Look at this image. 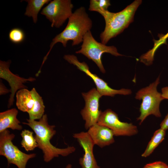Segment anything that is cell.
I'll return each mask as SVG.
<instances>
[{"label":"cell","instance_id":"14","mask_svg":"<svg viewBox=\"0 0 168 168\" xmlns=\"http://www.w3.org/2000/svg\"><path fill=\"white\" fill-rule=\"evenodd\" d=\"M18 114V111L15 108L0 113V133L8 128L18 130L22 129L17 118Z\"/></svg>","mask_w":168,"mask_h":168},{"label":"cell","instance_id":"25","mask_svg":"<svg viewBox=\"0 0 168 168\" xmlns=\"http://www.w3.org/2000/svg\"><path fill=\"white\" fill-rule=\"evenodd\" d=\"M0 95L7 94L10 92V90L7 88L1 81H0Z\"/></svg>","mask_w":168,"mask_h":168},{"label":"cell","instance_id":"9","mask_svg":"<svg viewBox=\"0 0 168 168\" xmlns=\"http://www.w3.org/2000/svg\"><path fill=\"white\" fill-rule=\"evenodd\" d=\"M97 124L109 128L116 136H131L138 132L136 126L120 121L118 114L110 109L101 112Z\"/></svg>","mask_w":168,"mask_h":168},{"label":"cell","instance_id":"4","mask_svg":"<svg viewBox=\"0 0 168 168\" xmlns=\"http://www.w3.org/2000/svg\"><path fill=\"white\" fill-rule=\"evenodd\" d=\"M160 80L159 76L154 82L140 89L136 94L135 99L142 100L139 109L140 115L137 118L138 120L140 121V124L149 115H153L157 117L161 116L160 105L164 99L157 90Z\"/></svg>","mask_w":168,"mask_h":168},{"label":"cell","instance_id":"15","mask_svg":"<svg viewBox=\"0 0 168 168\" xmlns=\"http://www.w3.org/2000/svg\"><path fill=\"white\" fill-rule=\"evenodd\" d=\"M16 105L19 110L28 113L31 110L35 101L30 91L27 88L20 89L16 92Z\"/></svg>","mask_w":168,"mask_h":168},{"label":"cell","instance_id":"5","mask_svg":"<svg viewBox=\"0 0 168 168\" xmlns=\"http://www.w3.org/2000/svg\"><path fill=\"white\" fill-rule=\"evenodd\" d=\"M105 53H110L115 56H123L118 52L114 46H106L97 42L93 36L90 30L84 35L81 49L76 52V53L81 54L92 60L103 73H105V71L102 63L101 58L102 54Z\"/></svg>","mask_w":168,"mask_h":168},{"label":"cell","instance_id":"13","mask_svg":"<svg viewBox=\"0 0 168 168\" xmlns=\"http://www.w3.org/2000/svg\"><path fill=\"white\" fill-rule=\"evenodd\" d=\"M87 132L95 145L101 148L109 145L114 142L113 131L107 127L96 124L90 127Z\"/></svg>","mask_w":168,"mask_h":168},{"label":"cell","instance_id":"6","mask_svg":"<svg viewBox=\"0 0 168 168\" xmlns=\"http://www.w3.org/2000/svg\"><path fill=\"white\" fill-rule=\"evenodd\" d=\"M15 137V134L8 129L0 133V155L6 158L8 166L13 164L18 168H26L28 161L35 157L36 154H27L20 150L12 142Z\"/></svg>","mask_w":168,"mask_h":168},{"label":"cell","instance_id":"20","mask_svg":"<svg viewBox=\"0 0 168 168\" xmlns=\"http://www.w3.org/2000/svg\"><path fill=\"white\" fill-rule=\"evenodd\" d=\"M110 5V1L109 0H91L89 10L100 13L103 11L108 10V7Z\"/></svg>","mask_w":168,"mask_h":168},{"label":"cell","instance_id":"12","mask_svg":"<svg viewBox=\"0 0 168 168\" xmlns=\"http://www.w3.org/2000/svg\"><path fill=\"white\" fill-rule=\"evenodd\" d=\"M73 137L77 139L84 152L82 157L79 159L82 168H100L93 153L95 144L87 132L74 133Z\"/></svg>","mask_w":168,"mask_h":168},{"label":"cell","instance_id":"24","mask_svg":"<svg viewBox=\"0 0 168 168\" xmlns=\"http://www.w3.org/2000/svg\"><path fill=\"white\" fill-rule=\"evenodd\" d=\"M160 128L166 131L168 130V113L160 124Z\"/></svg>","mask_w":168,"mask_h":168},{"label":"cell","instance_id":"16","mask_svg":"<svg viewBox=\"0 0 168 168\" xmlns=\"http://www.w3.org/2000/svg\"><path fill=\"white\" fill-rule=\"evenodd\" d=\"M30 91L35 102L32 109L28 113L29 119L34 120L40 119L44 114L45 106L43 100L35 88H33Z\"/></svg>","mask_w":168,"mask_h":168},{"label":"cell","instance_id":"1","mask_svg":"<svg viewBox=\"0 0 168 168\" xmlns=\"http://www.w3.org/2000/svg\"><path fill=\"white\" fill-rule=\"evenodd\" d=\"M26 121L27 122H22V124L28 126L34 132L38 147L42 150L43 160L45 162H49L59 156H66L75 151L76 148L73 146L60 148L51 143L50 141L56 132L55 126L49 124L47 114H44L38 121L29 119H27Z\"/></svg>","mask_w":168,"mask_h":168},{"label":"cell","instance_id":"18","mask_svg":"<svg viewBox=\"0 0 168 168\" xmlns=\"http://www.w3.org/2000/svg\"><path fill=\"white\" fill-rule=\"evenodd\" d=\"M166 131L161 128L156 130L154 133L151 140L142 156L146 157L151 155L155 148L164 139Z\"/></svg>","mask_w":168,"mask_h":168},{"label":"cell","instance_id":"23","mask_svg":"<svg viewBox=\"0 0 168 168\" xmlns=\"http://www.w3.org/2000/svg\"><path fill=\"white\" fill-rule=\"evenodd\" d=\"M143 168H168V166L163 162L157 161L147 164Z\"/></svg>","mask_w":168,"mask_h":168},{"label":"cell","instance_id":"28","mask_svg":"<svg viewBox=\"0 0 168 168\" xmlns=\"http://www.w3.org/2000/svg\"><path fill=\"white\" fill-rule=\"evenodd\" d=\"M167 48H168V46H167Z\"/></svg>","mask_w":168,"mask_h":168},{"label":"cell","instance_id":"8","mask_svg":"<svg viewBox=\"0 0 168 168\" xmlns=\"http://www.w3.org/2000/svg\"><path fill=\"white\" fill-rule=\"evenodd\" d=\"M63 58L70 63L76 66L78 69L84 72L91 77L96 86L97 91L102 96H114L117 94L127 95L131 94L132 91L130 89L122 88L115 90L110 88L104 81L96 74H93L90 72L89 67L86 63L85 62H80L74 55H65Z\"/></svg>","mask_w":168,"mask_h":168},{"label":"cell","instance_id":"26","mask_svg":"<svg viewBox=\"0 0 168 168\" xmlns=\"http://www.w3.org/2000/svg\"><path fill=\"white\" fill-rule=\"evenodd\" d=\"M161 90V94L163 98L164 99H168V86L164 87Z\"/></svg>","mask_w":168,"mask_h":168},{"label":"cell","instance_id":"10","mask_svg":"<svg viewBox=\"0 0 168 168\" xmlns=\"http://www.w3.org/2000/svg\"><path fill=\"white\" fill-rule=\"evenodd\" d=\"M82 95L85 100V105L81 110V114L85 122V128L88 129L97 124L101 112L99 110V102L102 96L95 88L87 93H82Z\"/></svg>","mask_w":168,"mask_h":168},{"label":"cell","instance_id":"19","mask_svg":"<svg viewBox=\"0 0 168 168\" xmlns=\"http://www.w3.org/2000/svg\"><path fill=\"white\" fill-rule=\"evenodd\" d=\"M33 134L32 131L26 129L22 130L21 133L22 138L21 145L27 152L33 151L38 147L37 143Z\"/></svg>","mask_w":168,"mask_h":168},{"label":"cell","instance_id":"21","mask_svg":"<svg viewBox=\"0 0 168 168\" xmlns=\"http://www.w3.org/2000/svg\"><path fill=\"white\" fill-rule=\"evenodd\" d=\"M25 37L24 32L20 28H13L9 32V39L14 43L19 44L22 42L24 40Z\"/></svg>","mask_w":168,"mask_h":168},{"label":"cell","instance_id":"22","mask_svg":"<svg viewBox=\"0 0 168 168\" xmlns=\"http://www.w3.org/2000/svg\"><path fill=\"white\" fill-rule=\"evenodd\" d=\"M158 37L159 39L158 40H154V45L152 49L149 51V53L152 55H154L157 49L161 45L166 44V40L168 39V32L165 35L159 34Z\"/></svg>","mask_w":168,"mask_h":168},{"label":"cell","instance_id":"2","mask_svg":"<svg viewBox=\"0 0 168 168\" xmlns=\"http://www.w3.org/2000/svg\"><path fill=\"white\" fill-rule=\"evenodd\" d=\"M92 21L86 12L84 7L77 9L68 19V24L64 29L57 35L52 40L50 49L43 59L42 66L46 60L48 56L54 45L58 42L63 46L66 47L68 41H72L73 46L82 42L85 34L90 30L92 27Z\"/></svg>","mask_w":168,"mask_h":168},{"label":"cell","instance_id":"7","mask_svg":"<svg viewBox=\"0 0 168 168\" xmlns=\"http://www.w3.org/2000/svg\"><path fill=\"white\" fill-rule=\"evenodd\" d=\"M73 7L70 0H54L42 9L41 13L51 22L52 27L59 28L72 15Z\"/></svg>","mask_w":168,"mask_h":168},{"label":"cell","instance_id":"27","mask_svg":"<svg viewBox=\"0 0 168 168\" xmlns=\"http://www.w3.org/2000/svg\"><path fill=\"white\" fill-rule=\"evenodd\" d=\"M65 168H72V165L71 164H68Z\"/></svg>","mask_w":168,"mask_h":168},{"label":"cell","instance_id":"11","mask_svg":"<svg viewBox=\"0 0 168 168\" xmlns=\"http://www.w3.org/2000/svg\"><path fill=\"white\" fill-rule=\"evenodd\" d=\"M11 63V61L9 60L7 61L0 60V78L7 81L11 87V93L8 100V108L13 105L14 96L17 91L27 88L24 84L28 82H32L36 80L35 78L30 77L25 78L12 73L9 68Z\"/></svg>","mask_w":168,"mask_h":168},{"label":"cell","instance_id":"17","mask_svg":"<svg viewBox=\"0 0 168 168\" xmlns=\"http://www.w3.org/2000/svg\"><path fill=\"white\" fill-rule=\"evenodd\" d=\"M25 15L32 18L33 22H37L38 14L43 6L48 3L51 0H28Z\"/></svg>","mask_w":168,"mask_h":168},{"label":"cell","instance_id":"3","mask_svg":"<svg viewBox=\"0 0 168 168\" xmlns=\"http://www.w3.org/2000/svg\"><path fill=\"white\" fill-rule=\"evenodd\" d=\"M142 2L141 0H135L122 11L116 13L108 10L100 14L105 21L104 31L100 35L102 44L106 45L111 39L122 32L134 21V16L138 8Z\"/></svg>","mask_w":168,"mask_h":168},{"label":"cell","instance_id":"29","mask_svg":"<svg viewBox=\"0 0 168 168\" xmlns=\"http://www.w3.org/2000/svg\"></svg>","mask_w":168,"mask_h":168}]
</instances>
